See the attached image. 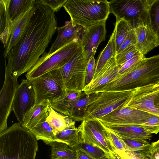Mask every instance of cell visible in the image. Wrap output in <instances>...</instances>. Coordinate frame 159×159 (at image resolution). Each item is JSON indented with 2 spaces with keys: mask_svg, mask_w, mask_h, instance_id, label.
Returning <instances> with one entry per match:
<instances>
[{
  "mask_svg": "<svg viewBox=\"0 0 159 159\" xmlns=\"http://www.w3.org/2000/svg\"><path fill=\"white\" fill-rule=\"evenodd\" d=\"M139 52L136 45H131L124 49L120 52L117 53L115 58L119 68L126 62L135 56Z\"/></svg>",
  "mask_w": 159,
  "mask_h": 159,
  "instance_id": "d590c367",
  "label": "cell"
},
{
  "mask_svg": "<svg viewBox=\"0 0 159 159\" xmlns=\"http://www.w3.org/2000/svg\"><path fill=\"white\" fill-rule=\"evenodd\" d=\"M75 123L57 133L55 135V141L65 143L72 148H76L80 143L81 138Z\"/></svg>",
  "mask_w": 159,
  "mask_h": 159,
  "instance_id": "d4e9b609",
  "label": "cell"
},
{
  "mask_svg": "<svg viewBox=\"0 0 159 159\" xmlns=\"http://www.w3.org/2000/svg\"><path fill=\"white\" fill-rule=\"evenodd\" d=\"M49 104L48 100H44L36 104L24 116L21 125L29 130L33 128L48 111Z\"/></svg>",
  "mask_w": 159,
  "mask_h": 159,
  "instance_id": "7402d4cb",
  "label": "cell"
},
{
  "mask_svg": "<svg viewBox=\"0 0 159 159\" xmlns=\"http://www.w3.org/2000/svg\"><path fill=\"white\" fill-rule=\"evenodd\" d=\"M122 139L131 151L144 154L149 153L151 144L148 140L142 139Z\"/></svg>",
  "mask_w": 159,
  "mask_h": 159,
  "instance_id": "836d02e7",
  "label": "cell"
},
{
  "mask_svg": "<svg viewBox=\"0 0 159 159\" xmlns=\"http://www.w3.org/2000/svg\"><path fill=\"white\" fill-rule=\"evenodd\" d=\"M82 141L103 150L107 159H121L109 138L104 125L96 119H85L78 127Z\"/></svg>",
  "mask_w": 159,
  "mask_h": 159,
  "instance_id": "52a82bcc",
  "label": "cell"
},
{
  "mask_svg": "<svg viewBox=\"0 0 159 159\" xmlns=\"http://www.w3.org/2000/svg\"><path fill=\"white\" fill-rule=\"evenodd\" d=\"M145 57L139 52L130 59L126 62L119 69L118 74L121 75L129 72L137 67Z\"/></svg>",
  "mask_w": 159,
  "mask_h": 159,
  "instance_id": "8d00e7d4",
  "label": "cell"
},
{
  "mask_svg": "<svg viewBox=\"0 0 159 159\" xmlns=\"http://www.w3.org/2000/svg\"><path fill=\"white\" fill-rule=\"evenodd\" d=\"M67 0H39L42 4L48 7L55 13L60 10Z\"/></svg>",
  "mask_w": 159,
  "mask_h": 159,
  "instance_id": "ab89813d",
  "label": "cell"
},
{
  "mask_svg": "<svg viewBox=\"0 0 159 159\" xmlns=\"http://www.w3.org/2000/svg\"><path fill=\"white\" fill-rule=\"evenodd\" d=\"M158 88H159V84H158Z\"/></svg>",
  "mask_w": 159,
  "mask_h": 159,
  "instance_id": "bcb514c9",
  "label": "cell"
},
{
  "mask_svg": "<svg viewBox=\"0 0 159 159\" xmlns=\"http://www.w3.org/2000/svg\"><path fill=\"white\" fill-rule=\"evenodd\" d=\"M116 29V53L129 32L133 28L124 19H116L114 28Z\"/></svg>",
  "mask_w": 159,
  "mask_h": 159,
  "instance_id": "f546056e",
  "label": "cell"
},
{
  "mask_svg": "<svg viewBox=\"0 0 159 159\" xmlns=\"http://www.w3.org/2000/svg\"><path fill=\"white\" fill-rule=\"evenodd\" d=\"M159 152V139L156 142L151 143L149 152Z\"/></svg>",
  "mask_w": 159,
  "mask_h": 159,
  "instance_id": "ee69618b",
  "label": "cell"
},
{
  "mask_svg": "<svg viewBox=\"0 0 159 159\" xmlns=\"http://www.w3.org/2000/svg\"><path fill=\"white\" fill-rule=\"evenodd\" d=\"M104 125L108 135L116 150L119 156L121 159H124L127 152L130 150V149L120 136L108 127Z\"/></svg>",
  "mask_w": 159,
  "mask_h": 159,
  "instance_id": "1f68e13d",
  "label": "cell"
},
{
  "mask_svg": "<svg viewBox=\"0 0 159 159\" xmlns=\"http://www.w3.org/2000/svg\"><path fill=\"white\" fill-rule=\"evenodd\" d=\"M86 95L81 91H66L63 98L56 102L50 103L49 106L56 111L69 116L70 110L73 105Z\"/></svg>",
  "mask_w": 159,
  "mask_h": 159,
  "instance_id": "44dd1931",
  "label": "cell"
},
{
  "mask_svg": "<svg viewBox=\"0 0 159 159\" xmlns=\"http://www.w3.org/2000/svg\"><path fill=\"white\" fill-rule=\"evenodd\" d=\"M48 111L41 118L36 125L30 130L38 140H42L50 145L55 141L52 129L47 121Z\"/></svg>",
  "mask_w": 159,
  "mask_h": 159,
  "instance_id": "603a6c76",
  "label": "cell"
},
{
  "mask_svg": "<svg viewBox=\"0 0 159 159\" xmlns=\"http://www.w3.org/2000/svg\"><path fill=\"white\" fill-rule=\"evenodd\" d=\"M87 63L81 44L71 58L59 69L66 91L84 88Z\"/></svg>",
  "mask_w": 159,
  "mask_h": 159,
  "instance_id": "30bf717a",
  "label": "cell"
},
{
  "mask_svg": "<svg viewBox=\"0 0 159 159\" xmlns=\"http://www.w3.org/2000/svg\"><path fill=\"white\" fill-rule=\"evenodd\" d=\"M121 138L151 140L152 135L144 128L136 125H118L107 126Z\"/></svg>",
  "mask_w": 159,
  "mask_h": 159,
  "instance_id": "ffe728a7",
  "label": "cell"
},
{
  "mask_svg": "<svg viewBox=\"0 0 159 159\" xmlns=\"http://www.w3.org/2000/svg\"><path fill=\"white\" fill-rule=\"evenodd\" d=\"M136 35L134 29H133L129 32L116 54L129 46L136 45Z\"/></svg>",
  "mask_w": 159,
  "mask_h": 159,
  "instance_id": "f35d334b",
  "label": "cell"
},
{
  "mask_svg": "<svg viewBox=\"0 0 159 159\" xmlns=\"http://www.w3.org/2000/svg\"><path fill=\"white\" fill-rule=\"evenodd\" d=\"M5 65V78L0 92V133L7 128V120L12 111L13 99L19 85L18 78L11 74L6 61Z\"/></svg>",
  "mask_w": 159,
  "mask_h": 159,
  "instance_id": "7c38bea8",
  "label": "cell"
},
{
  "mask_svg": "<svg viewBox=\"0 0 159 159\" xmlns=\"http://www.w3.org/2000/svg\"><path fill=\"white\" fill-rule=\"evenodd\" d=\"M47 121L52 129L55 135L75 123V121L69 116L58 112L50 106Z\"/></svg>",
  "mask_w": 159,
  "mask_h": 159,
  "instance_id": "cb8c5ba5",
  "label": "cell"
},
{
  "mask_svg": "<svg viewBox=\"0 0 159 159\" xmlns=\"http://www.w3.org/2000/svg\"><path fill=\"white\" fill-rule=\"evenodd\" d=\"M35 2L25 13L11 22L8 40L3 52L5 58L11 48L19 41L24 33L35 9Z\"/></svg>",
  "mask_w": 159,
  "mask_h": 159,
  "instance_id": "e0dca14e",
  "label": "cell"
},
{
  "mask_svg": "<svg viewBox=\"0 0 159 159\" xmlns=\"http://www.w3.org/2000/svg\"><path fill=\"white\" fill-rule=\"evenodd\" d=\"M9 0H0V34L5 30L10 29L11 23L8 13Z\"/></svg>",
  "mask_w": 159,
  "mask_h": 159,
  "instance_id": "e575fe53",
  "label": "cell"
},
{
  "mask_svg": "<svg viewBox=\"0 0 159 159\" xmlns=\"http://www.w3.org/2000/svg\"><path fill=\"white\" fill-rule=\"evenodd\" d=\"M36 96V104L44 100L50 103L57 101L65 96V89L59 69L54 70L31 80Z\"/></svg>",
  "mask_w": 159,
  "mask_h": 159,
  "instance_id": "9c48e42d",
  "label": "cell"
},
{
  "mask_svg": "<svg viewBox=\"0 0 159 159\" xmlns=\"http://www.w3.org/2000/svg\"><path fill=\"white\" fill-rule=\"evenodd\" d=\"M75 149L77 152V159H93L81 150L78 149Z\"/></svg>",
  "mask_w": 159,
  "mask_h": 159,
  "instance_id": "7bdbcfd3",
  "label": "cell"
},
{
  "mask_svg": "<svg viewBox=\"0 0 159 159\" xmlns=\"http://www.w3.org/2000/svg\"><path fill=\"white\" fill-rule=\"evenodd\" d=\"M106 21L84 29L82 35L81 44L87 63L94 57L100 44L106 39Z\"/></svg>",
  "mask_w": 159,
  "mask_h": 159,
  "instance_id": "9a60e30c",
  "label": "cell"
},
{
  "mask_svg": "<svg viewBox=\"0 0 159 159\" xmlns=\"http://www.w3.org/2000/svg\"><path fill=\"white\" fill-rule=\"evenodd\" d=\"M119 67L115 57L110 58L91 81L82 90L86 95L98 93L99 90L119 75Z\"/></svg>",
  "mask_w": 159,
  "mask_h": 159,
  "instance_id": "2e32d148",
  "label": "cell"
},
{
  "mask_svg": "<svg viewBox=\"0 0 159 159\" xmlns=\"http://www.w3.org/2000/svg\"><path fill=\"white\" fill-rule=\"evenodd\" d=\"M148 154L129 151L124 159H150Z\"/></svg>",
  "mask_w": 159,
  "mask_h": 159,
  "instance_id": "b9f144b4",
  "label": "cell"
},
{
  "mask_svg": "<svg viewBox=\"0 0 159 159\" xmlns=\"http://www.w3.org/2000/svg\"><path fill=\"white\" fill-rule=\"evenodd\" d=\"M57 28L55 13L36 0L35 9L23 35L9 52L7 66L18 77L27 72L45 52Z\"/></svg>",
  "mask_w": 159,
  "mask_h": 159,
  "instance_id": "6da1fadb",
  "label": "cell"
},
{
  "mask_svg": "<svg viewBox=\"0 0 159 159\" xmlns=\"http://www.w3.org/2000/svg\"><path fill=\"white\" fill-rule=\"evenodd\" d=\"M36 104V96L31 80L23 79L19 85L13 99L12 111L22 125L25 114Z\"/></svg>",
  "mask_w": 159,
  "mask_h": 159,
  "instance_id": "4fadbf2b",
  "label": "cell"
},
{
  "mask_svg": "<svg viewBox=\"0 0 159 159\" xmlns=\"http://www.w3.org/2000/svg\"><path fill=\"white\" fill-rule=\"evenodd\" d=\"M137 37L136 47L137 49L144 56L157 47V37L150 27L141 22L134 29Z\"/></svg>",
  "mask_w": 159,
  "mask_h": 159,
  "instance_id": "d6986e66",
  "label": "cell"
},
{
  "mask_svg": "<svg viewBox=\"0 0 159 159\" xmlns=\"http://www.w3.org/2000/svg\"><path fill=\"white\" fill-rule=\"evenodd\" d=\"M132 91V90L105 91L98 93L97 96L88 105L85 119H99L124 107Z\"/></svg>",
  "mask_w": 159,
  "mask_h": 159,
  "instance_id": "ba28073f",
  "label": "cell"
},
{
  "mask_svg": "<svg viewBox=\"0 0 159 159\" xmlns=\"http://www.w3.org/2000/svg\"><path fill=\"white\" fill-rule=\"evenodd\" d=\"M63 7L72 23L84 29L106 21L110 14L106 0H67Z\"/></svg>",
  "mask_w": 159,
  "mask_h": 159,
  "instance_id": "277c9868",
  "label": "cell"
},
{
  "mask_svg": "<svg viewBox=\"0 0 159 159\" xmlns=\"http://www.w3.org/2000/svg\"><path fill=\"white\" fill-rule=\"evenodd\" d=\"M152 115L135 108L122 107L97 119L106 126L118 125H139L146 121Z\"/></svg>",
  "mask_w": 159,
  "mask_h": 159,
  "instance_id": "5bb4252c",
  "label": "cell"
},
{
  "mask_svg": "<svg viewBox=\"0 0 159 159\" xmlns=\"http://www.w3.org/2000/svg\"><path fill=\"white\" fill-rule=\"evenodd\" d=\"M84 28L72 23L70 20L65 22L63 26L57 28V38L48 53L51 54L64 46L76 39L81 40Z\"/></svg>",
  "mask_w": 159,
  "mask_h": 159,
  "instance_id": "ac0fdd59",
  "label": "cell"
},
{
  "mask_svg": "<svg viewBox=\"0 0 159 159\" xmlns=\"http://www.w3.org/2000/svg\"><path fill=\"white\" fill-rule=\"evenodd\" d=\"M50 157L52 159H77L76 150L65 143L55 141L51 143Z\"/></svg>",
  "mask_w": 159,
  "mask_h": 159,
  "instance_id": "83f0119b",
  "label": "cell"
},
{
  "mask_svg": "<svg viewBox=\"0 0 159 159\" xmlns=\"http://www.w3.org/2000/svg\"><path fill=\"white\" fill-rule=\"evenodd\" d=\"M159 84V54L145 57L129 72L119 75L101 89L105 91H125L151 84Z\"/></svg>",
  "mask_w": 159,
  "mask_h": 159,
  "instance_id": "3957f363",
  "label": "cell"
},
{
  "mask_svg": "<svg viewBox=\"0 0 159 159\" xmlns=\"http://www.w3.org/2000/svg\"><path fill=\"white\" fill-rule=\"evenodd\" d=\"M35 0H9L8 13L11 22L26 12L34 3Z\"/></svg>",
  "mask_w": 159,
  "mask_h": 159,
  "instance_id": "f1b7e54d",
  "label": "cell"
},
{
  "mask_svg": "<svg viewBox=\"0 0 159 159\" xmlns=\"http://www.w3.org/2000/svg\"><path fill=\"white\" fill-rule=\"evenodd\" d=\"M148 155L150 159H159L158 152H150L148 153Z\"/></svg>",
  "mask_w": 159,
  "mask_h": 159,
  "instance_id": "f6af8a7d",
  "label": "cell"
},
{
  "mask_svg": "<svg viewBox=\"0 0 159 159\" xmlns=\"http://www.w3.org/2000/svg\"><path fill=\"white\" fill-rule=\"evenodd\" d=\"M95 62L94 57H93L87 63L86 73V86L91 81L94 76L95 69Z\"/></svg>",
  "mask_w": 159,
  "mask_h": 159,
  "instance_id": "60d3db41",
  "label": "cell"
},
{
  "mask_svg": "<svg viewBox=\"0 0 159 159\" xmlns=\"http://www.w3.org/2000/svg\"><path fill=\"white\" fill-rule=\"evenodd\" d=\"M123 107L135 108L159 117L158 84H151L133 90Z\"/></svg>",
  "mask_w": 159,
  "mask_h": 159,
  "instance_id": "8fae6325",
  "label": "cell"
},
{
  "mask_svg": "<svg viewBox=\"0 0 159 159\" xmlns=\"http://www.w3.org/2000/svg\"><path fill=\"white\" fill-rule=\"evenodd\" d=\"M137 125L144 128L151 134H157L159 132V117L152 115L144 122Z\"/></svg>",
  "mask_w": 159,
  "mask_h": 159,
  "instance_id": "74e56055",
  "label": "cell"
},
{
  "mask_svg": "<svg viewBox=\"0 0 159 159\" xmlns=\"http://www.w3.org/2000/svg\"><path fill=\"white\" fill-rule=\"evenodd\" d=\"M116 30L114 28L107 44L101 52L97 59L94 76L97 75L110 58L115 57L116 54Z\"/></svg>",
  "mask_w": 159,
  "mask_h": 159,
  "instance_id": "484cf974",
  "label": "cell"
},
{
  "mask_svg": "<svg viewBox=\"0 0 159 159\" xmlns=\"http://www.w3.org/2000/svg\"><path fill=\"white\" fill-rule=\"evenodd\" d=\"M38 141L29 129L15 123L0 133V159H35Z\"/></svg>",
  "mask_w": 159,
  "mask_h": 159,
  "instance_id": "7a4b0ae2",
  "label": "cell"
},
{
  "mask_svg": "<svg viewBox=\"0 0 159 159\" xmlns=\"http://www.w3.org/2000/svg\"><path fill=\"white\" fill-rule=\"evenodd\" d=\"M95 93L81 98L75 102L71 108L69 116L75 121H82L85 119L86 110L88 105L98 95Z\"/></svg>",
  "mask_w": 159,
  "mask_h": 159,
  "instance_id": "4316f807",
  "label": "cell"
},
{
  "mask_svg": "<svg viewBox=\"0 0 159 159\" xmlns=\"http://www.w3.org/2000/svg\"><path fill=\"white\" fill-rule=\"evenodd\" d=\"M80 39H76L51 54L45 52L34 66L25 75L32 80L54 70L61 68L73 57L81 45Z\"/></svg>",
  "mask_w": 159,
  "mask_h": 159,
  "instance_id": "5b68a950",
  "label": "cell"
},
{
  "mask_svg": "<svg viewBox=\"0 0 159 159\" xmlns=\"http://www.w3.org/2000/svg\"><path fill=\"white\" fill-rule=\"evenodd\" d=\"M74 149H79L93 159H107L104 151L97 146L82 141Z\"/></svg>",
  "mask_w": 159,
  "mask_h": 159,
  "instance_id": "d6a6232c",
  "label": "cell"
},
{
  "mask_svg": "<svg viewBox=\"0 0 159 159\" xmlns=\"http://www.w3.org/2000/svg\"><path fill=\"white\" fill-rule=\"evenodd\" d=\"M150 26L156 35L159 46V0H152L149 9Z\"/></svg>",
  "mask_w": 159,
  "mask_h": 159,
  "instance_id": "4dcf8cb0",
  "label": "cell"
},
{
  "mask_svg": "<svg viewBox=\"0 0 159 159\" xmlns=\"http://www.w3.org/2000/svg\"><path fill=\"white\" fill-rule=\"evenodd\" d=\"M152 0H112L109 2L110 13L116 19H124L133 29L143 22L150 27L149 9Z\"/></svg>",
  "mask_w": 159,
  "mask_h": 159,
  "instance_id": "8992f818",
  "label": "cell"
}]
</instances>
